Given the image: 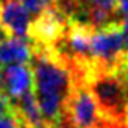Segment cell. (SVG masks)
<instances>
[{"label":"cell","instance_id":"cell-5","mask_svg":"<svg viewBox=\"0 0 128 128\" xmlns=\"http://www.w3.org/2000/svg\"><path fill=\"white\" fill-rule=\"evenodd\" d=\"M33 69L27 64H17V66L5 67V84L3 92L8 95L11 102L22 98L24 95L33 91Z\"/></svg>","mask_w":128,"mask_h":128},{"label":"cell","instance_id":"cell-2","mask_svg":"<svg viewBox=\"0 0 128 128\" xmlns=\"http://www.w3.org/2000/svg\"><path fill=\"white\" fill-rule=\"evenodd\" d=\"M108 128H128V86L117 70H94L86 81Z\"/></svg>","mask_w":128,"mask_h":128},{"label":"cell","instance_id":"cell-4","mask_svg":"<svg viewBox=\"0 0 128 128\" xmlns=\"http://www.w3.org/2000/svg\"><path fill=\"white\" fill-rule=\"evenodd\" d=\"M31 12L19 0L0 2V25L10 36L27 38L31 28Z\"/></svg>","mask_w":128,"mask_h":128},{"label":"cell","instance_id":"cell-14","mask_svg":"<svg viewBox=\"0 0 128 128\" xmlns=\"http://www.w3.org/2000/svg\"><path fill=\"white\" fill-rule=\"evenodd\" d=\"M8 36H10V34H8V31H6V30L2 27V25H0V44H2Z\"/></svg>","mask_w":128,"mask_h":128},{"label":"cell","instance_id":"cell-9","mask_svg":"<svg viewBox=\"0 0 128 128\" xmlns=\"http://www.w3.org/2000/svg\"><path fill=\"white\" fill-rule=\"evenodd\" d=\"M53 128H78L76 126V124L72 120V117L67 114V111H64V114L56 120V122L52 125Z\"/></svg>","mask_w":128,"mask_h":128},{"label":"cell","instance_id":"cell-11","mask_svg":"<svg viewBox=\"0 0 128 128\" xmlns=\"http://www.w3.org/2000/svg\"><path fill=\"white\" fill-rule=\"evenodd\" d=\"M117 11L125 19H128V0H117Z\"/></svg>","mask_w":128,"mask_h":128},{"label":"cell","instance_id":"cell-15","mask_svg":"<svg viewBox=\"0 0 128 128\" xmlns=\"http://www.w3.org/2000/svg\"><path fill=\"white\" fill-rule=\"evenodd\" d=\"M122 75H124V78L126 81V86H128V60H126V64H125V69L122 70Z\"/></svg>","mask_w":128,"mask_h":128},{"label":"cell","instance_id":"cell-7","mask_svg":"<svg viewBox=\"0 0 128 128\" xmlns=\"http://www.w3.org/2000/svg\"><path fill=\"white\" fill-rule=\"evenodd\" d=\"M33 16H39L48 8H52L55 0H19Z\"/></svg>","mask_w":128,"mask_h":128},{"label":"cell","instance_id":"cell-13","mask_svg":"<svg viewBox=\"0 0 128 128\" xmlns=\"http://www.w3.org/2000/svg\"><path fill=\"white\" fill-rule=\"evenodd\" d=\"M3 84H5V69L0 67V91L3 92Z\"/></svg>","mask_w":128,"mask_h":128},{"label":"cell","instance_id":"cell-6","mask_svg":"<svg viewBox=\"0 0 128 128\" xmlns=\"http://www.w3.org/2000/svg\"><path fill=\"white\" fill-rule=\"evenodd\" d=\"M34 55V46L25 38L8 36L0 44V67H10L31 61Z\"/></svg>","mask_w":128,"mask_h":128},{"label":"cell","instance_id":"cell-8","mask_svg":"<svg viewBox=\"0 0 128 128\" xmlns=\"http://www.w3.org/2000/svg\"><path fill=\"white\" fill-rule=\"evenodd\" d=\"M0 128H24L20 119L17 117L14 110L0 116Z\"/></svg>","mask_w":128,"mask_h":128},{"label":"cell","instance_id":"cell-16","mask_svg":"<svg viewBox=\"0 0 128 128\" xmlns=\"http://www.w3.org/2000/svg\"><path fill=\"white\" fill-rule=\"evenodd\" d=\"M48 128H53V126H48Z\"/></svg>","mask_w":128,"mask_h":128},{"label":"cell","instance_id":"cell-10","mask_svg":"<svg viewBox=\"0 0 128 128\" xmlns=\"http://www.w3.org/2000/svg\"><path fill=\"white\" fill-rule=\"evenodd\" d=\"M12 111V102L8 98V95L0 91V116Z\"/></svg>","mask_w":128,"mask_h":128},{"label":"cell","instance_id":"cell-12","mask_svg":"<svg viewBox=\"0 0 128 128\" xmlns=\"http://www.w3.org/2000/svg\"><path fill=\"white\" fill-rule=\"evenodd\" d=\"M122 33H124V46H125V52L128 53V19L122 22Z\"/></svg>","mask_w":128,"mask_h":128},{"label":"cell","instance_id":"cell-1","mask_svg":"<svg viewBox=\"0 0 128 128\" xmlns=\"http://www.w3.org/2000/svg\"><path fill=\"white\" fill-rule=\"evenodd\" d=\"M33 92L41 112L48 125H53L66 111L69 97L76 84L74 69L50 50H34L31 58Z\"/></svg>","mask_w":128,"mask_h":128},{"label":"cell","instance_id":"cell-3","mask_svg":"<svg viewBox=\"0 0 128 128\" xmlns=\"http://www.w3.org/2000/svg\"><path fill=\"white\" fill-rule=\"evenodd\" d=\"M66 111L78 128H108L97 100L84 81H76Z\"/></svg>","mask_w":128,"mask_h":128}]
</instances>
